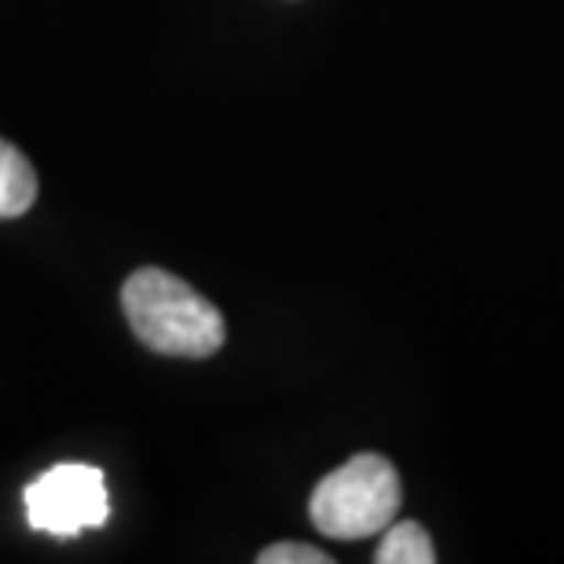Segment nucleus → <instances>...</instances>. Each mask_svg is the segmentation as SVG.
<instances>
[{"mask_svg":"<svg viewBox=\"0 0 564 564\" xmlns=\"http://www.w3.org/2000/svg\"><path fill=\"white\" fill-rule=\"evenodd\" d=\"M132 334L162 356L206 359L224 345V315L195 286L162 268H140L121 286Z\"/></svg>","mask_w":564,"mask_h":564,"instance_id":"nucleus-1","label":"nucleus"},{"mask_svg":"<svg viewBox=\"0 0 564 564\" xmlns=\"http://www.w3.org/2000/svg\"><path fill=\"white\" fill-rule=\"evenodd\" d=\"M400 502L403 488L392 462L381 455H356L315 484L308 513L326 539L356 543L386 532L397 521Z\"/></svg>","mask_w":564,"mask_h":564,"instance_id":"nucleus-2","label":"nucleus"},{"mask_svg":"<svg viewBox=\"0 0 564 564\" xmlns=\"http://www.w3.org/2000/svg\"><path fill=\"white\" fill-rule=\"evenodd\" d=\"M30 528L55 539H74L85 528H104L110 517V495L104 469L88 462H59L26 488Z\"/></svg>","mask_w":564,"mask_h":564,"instance_id":"nucleus-3","label":"nucleus"},{"mask_svg":"<svg viewBox=\"0 0 564 564\" xmlns=\"http://www.w3.org/2000/svg\"><path fill=\"white\" fill-rule=\"evenodd\" d=\"M33 198H37V173H33L30 158L0 140V220L22 217Z\"/></svg>","mask_w":564,"mask_h":564,"instance_id":"nucleus-4","label":"nucleus"},{"mask_svg":"<svg viewBox=\"0 0 564 564\" xmlns=\"http://www.w3.org/2000/svg\"><path fill=\"white\" fill-rule=\"evenodd\" d=\"M375 561L378 564H433L436 550L419 521H392L386 532H381V546Z\"/></svg>","mask_w":564,"mask_h":564,"instance_id":"nucleus-5","label":"nucleus"},{"mask_svg":"<svg viewBox=\"0 0 564 564\" xmlns=\"http://www.w3.org/2000/svg\"><path fill=\"white\" fill-rule=\"evenodd\" d=\"M261 564H330L334 557L326 550H315L308 543H275L257 554Z\"/></svg>","mask_w":564,"mask_h":564,"instance_id":"nucleus-6","label":"nucleus"}]
</instances>
